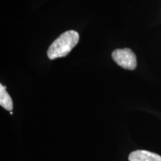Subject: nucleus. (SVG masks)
I'll return each mask as SVG.
<instances>
[{
  "label": "nucleus",
  "instance_id": "obj_1",
  "mask_svg": "<svg viewBox=\"0 0 161 161\" xmlns=\"http://www.w3.org/2000/svg\"><path fill=\"white\" fill-rule=\"evenodd\" d=\"M79 41V35L77 31L70 30L60 35L51 44L47 51L50 60L65 57L72 51Z\"/></svg>",
  "mask_w": 161,
  "mask_h": 161
},
{
  "label": "nucleus",
  "instance_id": "obj_2",
  "mask_svg": "<svg viewBox=\"0 0 161 161\" xmlns=\"http://www.w3.org/2000/svg\"><path fill=\"white\" fill-rule=\"evenodd\" d=\"M112 58L119 66L125 69L134 70L136 67L135 54L128 48L118 49L112 52Z\"/></svg>",
  "mask_w": 161,
  "mask_h": 161
},
{
  "label": "nucleus",
  "instance_id": "obj_3",
  "mask_svg": "<svg viewBox=\"0 0 161 161\" xmlns=\"http://www.w3.org/2000/svg\"><path fill=\"white\" fill-rule=\"evenodd\" d=\"M129 161H161V156L146 150H136L130 153Z\"/></svg>",
  "mask_w": 161,
  "mask_h": 161
},
{
  "label": "nucleus",
  "instance_id": "obj_4",
  "mask_svg": "<svg viewBox=\"0 0 161 161\" xmlns=\"http://www.w3.org/2000/svg\"><path fill=\"white\" fill-rule=\"evenodd\" d=\"M0 105L11 112L13 110V102L11 96L6 91V86L0 85Z\"/></svg>",
  "mask_w": 161,
  "mask_h": 161
}]
</instances>
